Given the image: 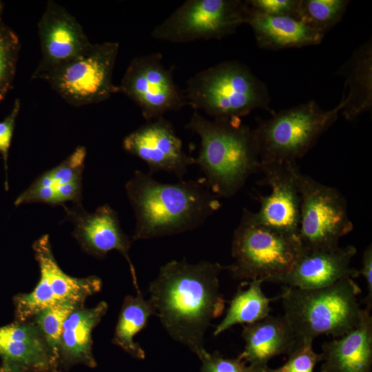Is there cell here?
<instances>
[{
  "instance_id": "cell-1",
  "label": "cell",
  "mask_w": 372,
  "mask_h": 372,
  "mask_svg": "<svg viewBox=\"0 0 372 372\" xmlns=\"http://www.w3.org/2000/svg\"><path fill=\"white\" fill-rule=\"evenodd\" d=\"M224 269L218 262L173 260L160 268L149 287V300L165 331L196 355L205 349L204 336L211 320L225 309L219 290Z\"/></svg>"
},
{
  "instance_id": "cell-2",
  "label": "cell",
  "mask_w": 372,
  "mask_h": 372,
  "mask_svg": "<svg viewBox=\"0 0 372 372\" xmlns=\"http://www.w3.org/2000/svg\"><path fill=\"white\" fill-rule=\"evenodd\" d=\"M125 188L136 218L132 241L192 230L220 207L217 196L196 180L165 183L136 170Z\"/></svg>"
},
{
  "instance_id": "cell-3",
  "label": "cell",
  "mask_w": 372,
  "mask_h": 372,
  "mask_svg": "<svg viewBox=\"0 0 372 372\" xmlns=\"http://www.w3.org/2000/svg\"><path fill=\"white\" fill-rule=\"evenodd\" d=\"M185 127L200 138L195 164L204 173L206 186L216 196H234L259 170L254 130L240 118L209 120L194 111Z\"/></svg>"
},
{
  "instance_id": "cell-4",
  "label": "cell",
  "mask_w": 372,
  "mask_h": 372,
  "mask_svg": "<svg viewBox=\"0 0 372 372\" xmlns=\"http://www.w3.org/2000/svg\"><path fill=\"white\" fill-rule=\"evenodd\" d=\"M359 285L351 278L317 289L285 286L280 298L283 316L297 339L325 334L339 338L358 323L362 309Z\"/></svg>"
},
{
  "instance_id": "cell-5",
  "label": "cell",
  "mask_w": 372,
  "mask_h": 372,
  "mask_svg": "<svg viewBox=\"0 0 372 372\" xmlns=\"http://www.w3.org/2000/svg\"><path fill=\"white\" fill-rule=\"evenodd\" d=\"M188 105L214 118H240L258 109L269 110L265 84L245 65L224 61L203 70L187 81Z\"/></svg>"
},
{
  "instance_id": "cell-6",
  "label": "cell",
  "mask_w": 372,
  "mask_h": 372,
  "mask_svg": "<svg viewBox=\"0 0 372 372\" xmlns=\"http://www.w3.org/2000/svg\"><path fill=\"white\" fill-rule=\"evenodd\" d=\"M298 236L283 234L259 223L244 209L231 242L233 262L225 267L232 278L280 283L302 251Z\"/></svg>"
},
{
  "instance_id": "cell-7",
  "label": "cell",
  "mask_w": 372,
  "mask_h": 372,
  "mask_svg": "<svg viewBox=\"0 0 372 372\" xmlns=\"http://www.w3.org/2000/svg\"><path fill=\"white\" fill-rule=\"evenodd\" d=\"M346 105L342 97L334 108L322 110L310 101L272 115L254 129L259 165L296 163L337 120Z\"/></svg>"
},
{
  "instance_id": "cell-8",
  "label": "cell",
  "mask_w": 372,
  "mask_h": 372,
  "mask_svg": "<svg viewBox=\"0 0 372 372\" xmlns=\"http://www.w3.org/2000/svg\"><path fill=\"white\" fill-rule=\"evenodd\" d=\"M118 49L116 42L92 43L79 56L54 70L45 81L73 106L103 102L119 92L112 82Z\"/></svg>"
},
{
  "instance_id": "cell-9",
  "label": "cell",
  "mask_w": 372,
  "mask_h": 372,
  "mask_svg": "<svg viewBox=\"0 0 372 372\" xmlns=\"http://www.w3.org/2000/svg\"><path fill=\"white\" fill-rule=\"evenodd\" d=\"M249 8L241 0H187L152 31L157 40L186 43L220 39L247 23Z\"/></svg>"
},
{
  "instance_id": "cell-10",
  "label": "cell",
  "mask_w": 372,
  "mask_h": 372,
  "mask_svg": "<svg viewBox=\"0 0 372 372\" xmlns=\"http://www.w3.org/2000/svg\"><path fill=\"white\" fill-rule=\"evenodd\" d=\"M298 236L306 249H331L353 230L346 200L335 188L301 174Z\"/></svg>"
},
{
  "instance_id": "cell-11",
  "label": "cell",
  "mask_w": 372,
  "mask_h": 372,
  "mask_svg": "<svg viewBox=\"0 0 372 372\" xmlns=\"http://www.w3.org/2000/svg\"><path fill=\"white\" fill-rule=\"evenodd\" d=\"M118 87L148 121L188 105L184 91L174 80L173 69L164 65L158 52L132 59Z\"/></svg>"
},
{
  "instance_id": "cell-12",
  "label": "cell",
  "mask_w": 372,
  "mask_h": 372,
  "mask_svg": "<svg viewBox=\"0 0 372 372\" xmlns=\"http://www.w3.org/2000/svg\"><path fill=\"white\" fill-rule=\"evenodd\" d=\"M41 57L32 79L45 80L54 70L87 50L92 43L65 8L48 1L38 23Z\"/></svg>"
},
{
  "instance_id": "cell-13",
  "label": "cell",
  "mask_w": 372,
  "mask_h": 372,
  "mask_svg": "<svg viewBox=\"0 0 372 372\" xmlns=\"http://www.w3.org/2000/svg\"><path fill=\"white\" fill-rule=\"evenodd\" d=\"M264 174L260 183L269 185V194L260 196V209L254 212L261 224L279 232L298 236L301 196L296 163L259 165Z\"/></svg>"
},
{
  "instance_id": "cell-14",
  "label": "cell",
  "mask_w": 372,
  "mask_h": 372,
  "mask_svg": "<svg viewBox=\"0 0 372 372\" xmlns=\"http://www.w3.org/2000/svg\"><path fill=\"white\" fill-rule=\"evenodd\" d=\"M123 147L148 165L149 173L165 172L182 180L195 158L183 149L172 123L164 117L149 121L126 136Z\"/></svg>"
},
{
  "instance_id": "cell-15",
  "label": "cell",
  "mask_w": 372,
  "mask_h": 372,
  "mask_svg": "<svg viewBox=\"0 0 372 372\" xmlns=\"http://www.w3.org/2000/svg\"><path fill=\"white\" fill-rule=\"evenodd\" d=\"M66 219L74 225L72 235L82 249L96 258H104L112 250L121 253L127 260L136 291L138 287L134 267L129 256L130 239L123 231L117 213L108 205L89 213L81 202L68 207L64 205Z\"/></svg>"
},
{
  "instance_id": "cell-16",
  "label": "cell",
  "mask_w": 372,
  "mask_h": 372,
  "mask_svg": "<svg viewBox=\"0 0 372 372\" xmlns=\"http://www.w3.org/2000/svg\"><path fill=\"white\" fill-rule=\"evenodd\" d=\"M357 250L353 245L302 251L280 283L300 289H317L344 278L358 277L359 270L351 267Z\"/></svg>"
},
{
  "instance_id": "cell-17",
  "label": "cell",
  "mask_w": 372,
  "mask_h": 372,
  "mask_svg": "<svg viewBox=\"0 0 372 372\" xmlns=\"http://www.w3.org/2000/svg\"><path fill=\"white\" fill-rule=\"evenodd\" d=\"M86 149L77 147L63 162L45 172L15 199L14 204L43 203L52 205L82 198V176L85 167Z\"/></svg>"
},
{
  "instance_id": "cell-18",
  "label": "cell",
  "mask_w": 372,
  "mask_h": 372,
  "mask_svg": "<svg viewBox=\"0 0 372 372\" xmlns=\"http://www.w3.org/2000/svg\"><path fill=\"white\" fill-rule=\"evenodd\" d=\"M364 308L358 324L344 335L323 343L320 372H371L372 317Z\"/></svg>"
},
{
  "instance_id": "cell-19",
  "label": "cell",
  "mask_w": 372,
  "mask_h": 372,
  "mask_svg": "<svg viewBox=\"0 0 372 372\" xmlns=\"http://www.w3.org/2000/svg\"><path fill=\"white\" fill-rule=\"evenodd\" d=\"M0 355L34 372H55L59 365L33 320L0 327Z\"/></svg>"
},
{
  "instance_id": "cell-20",
  "label": "cell",
  "mask_w": 372,
  "mask_h": 372,
  "mask_svg": "<svg viewBox=\"0 0 372 372\" xmlns=\"http://www.w3.org/2000/svg\"><path fill=\"white\" fill-rule=\"evenodd\" d=\"M245 342L238 357L258 372L268 366L269 361L279 355H288L297 338L283 316H269L243 326Z\"/></svg>"
},
{
  "instance_id": "cell-21",
  "label": "cell",
  "mask_w": 372,
  "mask_h": 372,
  "mask_svg": "<svg viewBox=\"0 0 372 372\" xmlns=\"http://www.w3.org/2000/svg\"><path fill=\"white\" fill-rule=\"evenodd\" d=\"M247 24L251 28L258 46L269 50L316 45L324 37L300 19L264 15L249 8Z\"/></svg>"
},
{
  "instance_id": "cell-22",
  "label": "cell",
  "mask_w": 372,
  "mask_h": 372,
  "mask_svg": "<svg viewBox=\"0 0 372 372\" xmlns=\"http://www.w3.org/2000/svg\"><path fill=\"white\" fill-rule=\"evenodd\" d=\"M108 309L100 302L92 308H76L64 322L59 344V360L66 366L83 364L94 368L96 362L92 354V332Z\"/></svg>"
},
{
  "instance_id": "cell-23",
  "label": "cell",
  "mask_w": 372,
  "mask_h": 372,
  "mask_svg": "<svg viewBox=\"0 0 372 372\" xmlns=\"http://www.w3.org/2000/svg\"><path fill=\"white\" fill-rule=\"evenodd\" d=\"M32 249L39 266L40 276L48 281L58 303L70 302L83 306L88 296L101 289L102 282L99 277L74 278L61 269L53 255L48 235L35 240Z\"/></svg>"
},
{
  "instance_id": "cell-24",
  "label": "cell",
  "mask_w": 372,
  "mask_h": 372,
  "mask_svg": "<svg viewBox=\"0 0 372 372\" xmlns=\"http://www.w3.org/2000/svg\"><path fill=\"white\" fill-rule=\"evenodd\" d=\"M345 78L348 93L343 96L346 105L342 113L353 121L372 107V45L368 41L360 46L340 68Z\"/></svg>"
},
{
  "instance_id": "cell-25",
  "label": "cell",
  "mask_w": 372,
  "mask_h": 372,
  "mask_svg": "<svg viewBox=\"0 0 372 372\" xmlns=\"http://www.w3.org/2000/svg\"><path fill=\"white\" fill-rule=\"evenodd\" d=\"M152 315H156L154 307L149 300L145 299L141 291L137 292L136 296H126L119 313L112 342L132 358L144 359L145 351L134 341V337L147 326Z\"/></svg>"
},
{
  "instance_id": "cell-26",
  "label": "cell",
  "mask_w": 372,
  "mask_h": 372,
  "mask_svg": "<svg viewBox=\"0 0 372 372\" xmlns=\"http://www.w3.org/2000/svg\"><path fill=\"white\" fill-rule=\"evenodd\" d=\"M260 280H251L247 289L239 287L229 302V307L223 320L217 325L214 335L217 336L238 324H251L269 316L270 303L280 298H268L262 292Z\"/></svg>"
},
{
  "instance_id": "cell-27",
  "label": "cell",
  "mask_w": 372,
  "mask_h": 372,
  "mask_svg": "<svg viewBox=\"0 0 372 372\" xmlns=\"http://www.w3.org/2000/svg\"><path fill=\"white\" fill-rule=\"evenodd\" d=\"M349 2L347 0H300L299 19L325 35L341 21Z\"/></svg>"
},
{
  "instance_id": "cell-28",
  "label": "cell",
  "mask_w": 372,
  "mask_h": 372,
  "mask_svg": "<svg viewBox=\"0 0 372 372\" xmlns=\"http://www.w3.org/2000/svg\"><path fill=\"white\" fill-rule=\"evenodd\" d=\"M81 307L83 306L70 302L58 303L43 310L32 318L58 364L59 344L64 322L74 310Z\"/></svg>"
},
{
  "instance_id": "cell-29",
  "label": "cell",
  "mask_w": 372,
  "mask_h": 372,
  "mask_svg": "<svg viewBox=\"0 0 372 372\" xmlns=\"http://www.w3.org/2000/svg\"><path fill=\"white\" fill-rule=\"evenodd\" d=\"M20 50L19 37L0 21V101L12 86Z\"/></svg>"
},
{
  "instance_id": "cell-30",
  "label": "cell",
  "mask_w": 372,
  "mask_h": 372,
  "mask_svg": "<svg viewBox=\"0 0 372 372\" xmlns=\"http://www.w3.org/2000/svg\"><path fill=\"white\" fill-rule=\"evenodd\" d=\"M313 342L309 338L297 339L283 365L276 369L267 366L262 372H313L315 366L322 360L321 353H316L313 349Z\"/></svg>"
},
{
  "instance_id": "cell-31",
  "label": "cell",
  "mask_w": 372,
  "mask_h": 372,
  "mask_svg": "<svg viewBox=\"0 0 372 372\" xmlns=\"http://www.w3.org/2000/svg\"><path fill=\"white\" fill-rule=\"evenodd\" d=\"M197 355L201 362L202 372H258L238 356L227 358L218 351L209 353L205 349Z\"/></svg>"
},
{
  "instance_id": "cell-32",
  "label": "cell",
  "mask_w": 372,
  "mask_h": 372,
  "mask_svg": "<svg viewBox=\"0 0 372 372\" xmlns=\"http://www.w3.org/2000/svg\"><path fill=\"white\" fill-rule=\"evenodd\" d=\"M246 3L251 10L261 14L299 19L300 0H249Z\"/></svg>"
},
{
  "instance_id": "cell-33",
  "label": "cell",
  "mask_w": 372,
  "mask_h": 372,
  "mask_svg": "<svg viewBox=\"0 0 372 372\" xmlns=\"http://www.w3.org/2000/svg\"><path fill=\"white\" fill-rule=\"evenodd\" d=\"M20 109L21 101L19 99H17L14 102L10 114L3 121H0V154L3 161L6 173V190H8L7 170L9 149L13 136L16 120L19 115Z\"/></svg>"
},
{
  "instance_id": "cell-34",
  "label": "cell",
  "mask_w": 372,
  "mask_h": 372,
  "mask_svg": "<svg viewBox=\"0 0 372 372\" xmlns=\"http://www.w3.org/2000/svg\"><path fill=\"white\" fill-rule=\"evenodd\" d=\"M362 275L365 279L367 294L364 300L366 308L371 309L372 306V246H367L362 254V267L359 275Z\"/></svg>"
},
{
  "instance_id": "cell-35",
  "label": "cell",
  "mask_w": 372,
  "mask_h": 372,
  "mask_svg": "<svg viewBox=\"0 0 372 372\" xmlns=\"http://www.w3.org/2000/svg\"><path fill=\"white\" fill-rule=\"evenodd\" d=\"M0 372H34L19 365L3 362L0 366Z\"/></svg>"
},
{
  "instance_id": "cell-36",
  "label": "cell",
  "mask_w": 372,
  "mask_h": 372,
  "mask_svg": "<svg viewBox=\"0 0 372 372\" xmlns=\"http://www.w3.org/2000/svg\"><path fill=\"white\" fill-rule=\"evenodd\" d=\"M3 9V4L1 1H0V21H2L1 14H2Z\"/></svg>"
}]
</instances>
